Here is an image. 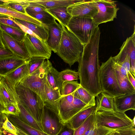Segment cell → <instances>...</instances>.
I'll list each match as a JSON object with an SVG mask.
<instances>
[{
  "instance_id": "6da1fadb",
  "label": "cell",
  "mask_w": 135,
  "mask_h": 135,
  "mask_svg": "<svg viewBox=\"0 0 135 135\" xmlns=\"http://www.w3.org/2000/svg\"><path fill=\"white\" fill-rule=\"evenodd\" d=\"M100 31L95 30L89 42L84 46L78 62L80 84L91 95L97 97L102 92L99 78L98 51Z\"/></svg>"
},
{
  "instance_id": "7a4b0ae2",
  "label": "cell",
  "mask_w": 135,
  "mask_h": 135,
  "mask_svg": "<svg viewBox=\"0 0 135 135\" xmlns=\"http://www.w3.org/2000/svg\"><path fill=\"white\" fill-rule=\"evenodd\" d=\"M62 26V37L56 53L71 67L75 62H78L84 45L67 26Z\"/></svg>"
},
{
  "instance_id": "3957f363",
  "label": "cell",
  "mask_w": 135,
  "mask_h": 135,
  "mask_svg": "<svg viewBox=\"0 0 135 135\" xmlns=\"http://www.w3.org/2000/svg\"><path fill=\"white\" fill-rule=\"evenodd\" d=\"M99 73L102 92L113 98L125 94L119 85L112 56L106 62L102 63L100 66Z\"/></svg>"
},
{
  "instance_id": "277c9868",
  "label": "cell",
  "mask_w": 135,
  "mask_h": 135,
  "mask_svg": "<svg viewBox=\"0 0 135 135\" xmlns=\"http://www.w3.org/2000/svg\"><path fill=\"white\" fill-rule=\"evenodd\" d=\"M135 125L132 119L125 113L97 110L95 113L94 125L96 127L113 129L134 127Z\"/></svg>"
},
{
  "instance_id": "5b68a950",
  "label": "cell",
  "mask_w": 135,
  "mask_h": 135,
  "mask_svg": "<svg viewBox=\"0 0 135 135\" xmlns=\"http://www.w3.org/2000/svg\"><path fill=\"white\" fill-rule=\"evenodd\" d=\"M20 103L41 124V114L44 106L40 97L30 89L19 84L16 88Z\"/></svg>"
},
{
  "instance_id": "8992f818",
  "label": "cell",
  "mask_w": 135,
  "mask_h": 135,
  "mask_svg": "<svg viewBox=\"0 0 135 135\" xmlns=\"http://www.w3.org/2000/svg\"><path fill=\"white\" fill-rule=\"evenodd\" d=\"M50 62L48 59H46L37 69L27 76L19 84L37 94L44 103L45 100V85L47 80L46 70Z\"/></svg>"
},
{
  "instance_id": "52a82bcc",
  "label": "cell",
  "mask_w": 135,
  "mask_h": 135,
  "mask_svg": "<svg viewBox=\"0 0 135 135\" xmlns=\"http://www.w3.org/2000/svg\"><path fill=\"white\" fill-rule=\"evenodd\" d=\"M134 32L131 36L127 38L120 48L119 53L112 57L116 64L125 68L135 76V26Z\"/></svg>"
},
{
  "instance_id": "ba28073f",
  "label": "cell",
  "mask_w": 135,
  "mask_h": 135,
  "mask_svg": "<svg viewBox=\"0 0 135 135\" xmlns=\"http://www.w3.org/2000/svg\"><path fill=\"white\" fill-rule=\"evenodd\" d=\"M98 27L92 18L79 17H72L67 26L84 46L89 42Z\"/></svg>"
},
{
  "instance_id": "9c48e42d",
  "label": "cell",
  "mask_w": 135,
  "mask_h": 135,
  "mask_svg": "<svg viewBox=\"0 0 135 135\" xmlns=\"http://www.w3.org/2000/svg\"><path fill=\"white\" fill-rule=\"evenodd\" d=\"M98 12L92 18L97 26L102 23L113 21L117 17L119 9L115 3L116 1L107 0H95Z\"/></svg>"
},
{
  "instance_id": "30bf717a",
  "label": "cell",
  "mask_w": 135,
  "mask_h": 135,
  "mask_svg": "<svg viewBox=\"0 0 135 135\" xmlns=\"http://www.w3.org/2000/svg\"><path fill=\"white\" fill-rule=\"evenodd\" d=\"M30 56H38L49 59L51 50L46 41L26 33L22 42Z\"/></svg>"
},
{
  "instance_id": "8fae6325",
  "label": "cell",
  "mask_w": 135,
  "mask_h": 135,
  "mask_svg": "<svg viewBox=\"0 0 135 135\" xmlns=\"http://www.w3.org/2000/svg\"><path fill=\"white\" fill-rule=\"evenodd\" d=\"M41 124L43 132L48 135H57L64 125L58 114L45 106L42 110Z\"/></svg>"
},
{
  "instance_id": "7c38bea8",
  "label": "cell",
  "mask_w": 135,
  "mask_h": 135,
  "mask_svg": "<svg viewBox=\"0 0 135 135\" xmlns=\"http://www.w3.org/2000/svg\"><path fill=\"white\" fill-rule=\"evenodd\" d=\"M67 10L72 17L91 18L95 16L98 12L95 0H81L68 7Z\"/></svg>"
},
{
  "instance_id": "4fadbf2b",
  "label": "cell",
  "mask_w": 135,
  "mask_h": 135,
  "mask_svg": "<svg viewBox=\"0 0 135 135\" xmlns=\"http://www.w3.org/2000/svg\"><path fill=\"white\" fill-rule=\"evenodd\" d=\"M19 102L16 88L2 76L0 80V103L4 107L9 104L19 107Z\"/></svg>"
},
{
  "instance_id": "5bb4252c",
  "label": "cell",
  "mask_w": 135,
  "mask_h": 135,
  "mask_svg": "<svg viewBox=\"0 0 135 135\" xmlns=\"http://www.w3.org/2000/svg\"><path fill=\"white\" fill-rule=\"evenodd\" d=\"M0 30L2 41L6 48L16 56L25 60H28L31 56L22 42L14 39L3 30Z\"/></svg>"
},
{
  "instance_id": "9a60e30c",
  "label": "cell",
  "mask_w": 135,
  "mask_h": 135,
  "mask_svg": "<svg viewBox=\"0 0 135 135\" xmlns=\"http://www.w3.org/2000/svg\"><path fill=\"white\" fill-rule=\"evenodd\" d=\"M46 26L48 30V36L46 42L51 51L55 53L61 40L63 31V26L56 22Z\"/></svg>"
},
{
  "instance_id": "2e32d148",
  "label": "cell",
  "mask_w": 135,
  "mask_h": 135,
  "mask_svg": "<svg viewBox=\"0 0 135 135\" xmlns=\"http://www.w3.org/2000/svg\"><path fill=\"white\" fill-rule=\"evenodd\" d=\"M115 111L125 113L129 110H135V93L127 94L114 98Z\"/></svg>"
},
{
  "instance_id": "e0dca14e",
  "label": "cell",
  "mask_w": 135,
  "mask_h": 135,
  "mask_svg": "<svg viewBox=\"0 0 135 135\" xmlns=\"http://www.w3.org/2000/svg\"><path fill=\"white\" fill-rule=\"evenodd\" d=\"M28 60L22 59L13 55L0 59V76H4L26 63Z\"/></svg>"
},
{
  "instance_id": "ac0fdd59",
  "label": "cell",
  "mask_w": 135,
  "mask_h": 135,
  "mask_svg": "<svg viewBox=\"0 0 135 135\" xmlns=\"http://www.w3.org/2000/svg\"><path fill=\"white\" fill-rule=\"evenodd\" d=\"M45 100L44 106L52 110L59 115L60 100L61 97L59 92L53 89L47 80L45 85Z\"/></svg>"
},
{
  "instance_id": "d6986e66",
  "label": "cell",
  "mask_w": 135,
  "mask_h": 135,
  "mask_svg": "<svg viewBox=\"0 0 135 135\" xmlns=\"http://www.w3.org/2000/svg\"><path fill=\"white\" fill-rule=\"evenodd\" d=\"M6 115L9 120L16 127L17 135H48L25 123L18 116L11 114Z\"/></svg>"
},
{
  "instance_id": "ffe728a7",
  "label": "cell",
  "mask_w": 135,
  "mask_h": 135,
  "mask_svg": "<svg viewBox=\"0 0 135 135\" xmlns=\"http://www.w3.org/2000/svg\"><path fill=\"white\" fill-rule=\"evenodd\" d=\"M97 110L96 104L95 106L86 107L74 116L66 124L75 130L81 126L91 115Z\"/></svg>"
},
{
  "instance_id": "44dd1931",
  "label": "cell",
  "mask_w": 135,
  "mask_h": 135,
  "mask_svg": "<svg viewBox=\"0 0 135 135\" xmlns=\"http://www.w3.org/2000/svg\"><path fill=\"white\" fill-rule=\"evenodd\" d=\"M0 15L25 21L40 26L44 25L37 19L28 15L19 12L10 8L4 4H0Z\"/></svg>"
},
{
  "instance_id": "7402d4cb",
  "label": "cell",
  "mask_w": 135,
  "mask_h": 135,
  "mask_svg": "<svg viewBox=\"0 0 135 135\" xmlns=\"http://www.w3.org/2000/svg\"><path fill=\"white\" fill-rule=\"evenodd\" d=\"M28 60L27 62L9 74L3 76L16 88L21 80L29 75Z\"/></svg>"
},
{
  "instance_id": "603a6c76",
  "label": "cell",
  "mask_w": 135,
  "mask_h": 135,
  "mask_svg": "<svg viewBox=\"0 0 135 135\" xmlns=\"http://www.w3.org/2000/svg\"><path fill=\"white\" fill-rule=\"evenodd\" d=\"M96 97L97 110L112 112L115 111L113 97L103 92Z\"/></svg>"
},
{
  "instance_id": "cb8c5ba5",
  "label": "cell",
  "mask_w": 135,
  "mask_h": 135,
  "mask_svg": "<svg viewBox=\"0 0 135 135\" xmlns=\"http://www.w3.org/2000/svg\"><path fill=\"white\" fill-rule=\"evenodd\" d=\"M15 19L31 30L42 40L46 41L48 36V30L46 25L40 26L20 19Z\"/></svg>"
},
{
  "instance_id": "d4e9b609",
  "label": "cell",
  "mask_w": 135,
  "mask_h": 135,
  "mask_svg": "<svg viewBox=\"0 0 135 135\" xmlns=\"http://www.w3.org/2000/svg\"><path fill=\"white\" fill-rule=\"evenodd\" d=\"M66 7L56 8L47 9V11L51 14L57 20L59 23L66 27L70 19L71 15L67 12Z\"/></svg>"
},
{
  "instance_id": "484cf974",
  "label": "cell",
  "mask_w": 135,
  "mask_h": 135,
  "mask_svg": "<svg viewBox=\"0 0 135 135\" xmlns=\"http://www.w3.org/2000/svg\"><path fill=\"white\" fill-rule=\"evenodd\" d=\"M33 2L40 4L47 9L62 7H68L81 0H31Z\"/></svg>"
},
{
  "instance_id": "4316f807",
  "label": "cell",
  "mask_w": 135,
  "mask_h": 135,
  "mask_svg": "<svg viewBox=\"0 0 135 135\" xmlns=\"http://www.w3.org/2000/svg\"><path fill=\"white\" fill-rule=\"evenodd\" d=\"M18 106L20 112L18 117L20 119L30 126L43 132L41 124L34 118L20 102Z\"/></svg>"
},
{
  "instance_id": "83f0119b",
  "label": "cell",
  "mask_w": 135,
  "mask_h": 135,
  "mask_svg": "<svg viewBox=\"0 0 135 135\" xmlns=\"http://www.w3.org/2000/svg\"><path fill=\"white\" fill-rule=\"evenodd\" d=\"M72 94L74 97L80 99L86 104H90L94 105L96 104L95 97L91 95L81 85Z\"/></svg>"
},
{
  "instance_id": "f1b7e54d",
  "label": "cell",
  "mask_w": 135,
  "mask_h": 135,
  "mask_svg": "<svg viewBox=\"0 0 135 135\" xmlns=\"http://www.w3.org/2000/svg\"><path fill=\"white\" fill-rule=\"evenodd\" d=\"M79 79V78L78 72L67 69L59 72L57 82L60 90L62 84L64 82L77 80Z\"/></svg>"
},
{
  "instance_id": "f546056e",
  "label": "cell",
  "mask_w": 135,
  "mask_h": 135,
  "mask_svg": "<svg viewBox=\"0 0 135 135\" xmlns=\"http://www.w3.org/2000/svg\"><path fill=\"white\" fill-rule=\"evenodd\" d=\"M57 70L52 66L51 62L46 70V78L50 86L54 89L59 92L57 79L59 73Z\"/></svg>"
},
{
  "instance_id": "4dcf8cb0",
  "label": "cell",
  "mask_w": 135,
  "mask_h": 135,
  "mask_svg": "<svg viewBox=\"0 0 135 135\" xmlns=\"http://www.w3.org/2000/svg\"><path fill=\"white\" fill-rule=\"evenodd\" d=\"M0 29L14 39L20 42L23 41L26 33L21 29L0 23Z\"/></svg>"
},
{
  "instance_id": "1f68e13d",
  "label": "cell",
  "mask_w": 135,
  "mask_h": 135,
  "mask_svg": "<svg viewBox=\"0 0 135 135\" xmlns=\"http://www.w3.org/2000/svg\"><path fill=\"white\" fill-rule=\"evenodd\" d=\"M115 69L119 85L125 94L135 93V89L129 81L127 76L121 75Z\"/></svg>"
},
{
  "instance_id": "d6a6232c",
  "label": "cell",
  "mask_w": 135,
  "mask_h": 135,
  "mask_svg": "<svg viewBox=\"0 0 135 135\" xmlns=\"http://www.w3.org/2000/svg\"><path fill=\"white\" fill-rule=\"evenodd\" d=\"M4 4L13 9L22 13L27 15L26 8L29 3V0H4Z\"/></svg>"
},
{
  "instance_id": "836d02e7",
  "label": "cell",
  "mask_w": 135,
  "mask_h": 135,
  "mask_svg": "<svg viewBox=\"0 0 135 135\" xmlns=\"http://www.w3.org/2000/svg\"><path fill=\"white\" fill-rule=\"evenodd\" d=\"M96 112L90 116L79 127L74 130V135H86L88 131L94 126Z\"/></svg>"
},
{
  "instance_id": "e575fe53",
  "label": "cell",
  "mask_w": 135,
  "mask_h": 135,
  "mask_svg": "<svg viewBox=\"0 0 135 135\" xmlns=\"http://www.w3.org/2000/svg\"><path fill=\"white\" fill-rule=\"evenodd\" d=\"M29 16L41 22L46 25H48L55 22L56 19L47 11L29 14Z\"/></svg>"
},
{
  "instance_id": "d590c367",
  "label": "cell",
  "mask_w": 135,
  "mask_h": 135,
  "mask_svg": "<svg viewBox=\"0 0 135 135\" xmlns=\"http://www.w3.org/2000/svg\"><path fill=\"white\" fill-rule=\"evenodd\" d=\"M81 85L74 80L65 81L63 83L59 91L61 97L71 94L78 89Z\"/></svg>"
},
{
  "instance_id": "8d00e7d4",
  "label": "cell",
  "mask_w": 135,
  "mask_h": 135,
  "mask_svg": "<svg viewBox=\"0 0 135 135\" xmlns=\"http://www.w3.org/2000/svg\"><path fill=\"white\" fill-rule=\"evenodd\" d=\"M46 58L41 56H31L28 60L29 75L37 69L42 64Z\"/></svg>"
},
{
  "instance_id": "74e56055",
  "label": "cell",
  "mask_w": 135,
  "mask_h": 135,
  "mask_svg": "<svg viewBox=\"0 0 135 135\" xmlns=\"http://www.w3.org/2000/svg\"><path fill=\"white\" fill-rule=\"evenodd\" d=\"M29 3L26 8V11L28 15L47 11V9L43 6L29 0Z\"/></svg>"
},
{
  "instance_id": "f35d334b",
  "label": "cell",
  "mask_w": 135,
  "mask_h": 135,
  "mask_svg": "<svg viewBox=\"0 0 135 135\" xmlns=\"http://www.w3.org/2000/svg\"><path fill=\"white\" fill-rule=\"evenodd\" d=\"M106 135H135L134 127L113 129Z\"/></svg>"
},
{
  "instance_id": "ab89813d",
  "label": "cell",
  "mask_w": 135,
  "mask_h": 135,
  "mask_svg": "<svg viewBox=\"0 0 135 135\" xmlns=\"http://www.w3.org/2000/svg\"><path fill=\"white\" fill-rule=\"evenodd\" d=\"M1 128L15 135H17V130L16 127L8 119L6 115V119L1 126Z\"/></svg>"
},
{
  "instance_id": "60d3db41",
  "label": "cell",
  "mask_w": 135,
  "mask_h": 135,
  "mask_svg": "<svg viewBox=\"0 0 135 135\" xmlns=\"http://www.w3.org/2000/svg\"><path fill=\"white\" fill-rule=\"evenodd\" d=\"M20 112L19 107L13 104H9L5 107V110L3 113L6 115L11 114L18 116Z\"/></svg>"
},
{
  "instance_id": "b9f144b4",
  "label": "cell",
  "mask_w": 135,
  "mask_h": 135,
  "mask_svg": "<svg viewBox=\"0 0 135 135\" xmlns=\"http://www.w3.org/2000/svg\"><path fill=\"white\" fill-rule=\"evenodd\" d=\"M0 15V23L21 29L9 17Z\"/></svg>"
},
{
  "instance_id": "7bdbcfd3",
  "label": "cell",
  "mask_w": 135,
  "mask_h": 135,
  "mask_svg": "<svg viewBox=\"0 0 135 135\" xmlns=\"http://www.w3.org/2000/svg\"><path fill=\"white\" fill-rule=\"evenodd\" d=\"M9 17L19 27L20 29L24 32L27 34L35 36L38 38L42 40L31 30L28 28L22 25L18 22L15 20V19L12 18L10 17Z\"/></svg>"
},
{
  "instance_id": "ee69618b",
  "label": "cell",
  "mask_w": 135,
  "mask_h": 135,
  "mask_svg": "<svg viewBox=\"0 0 135 135\" xmlns=\"http://www.w3.org/2000/svg\"><path fill=\"white\" fill-rule=\"evenodd\" d=\"M74 130L66 124L64 125L57 135H74Z\"/></svg>"
},
{
  "instance_id": "f6af8a7d",
  "label": "cell",
  "mask_w": 135,
  "mask_h": 135,
  "mask_svg": "<svg viewBox=\"0 0 135 135\" xmlns=\"http://www.w3.org/2000/svg\"><path fill=\"white\" fill-rule=\"evenodd\" d=\"M13 54L7 49L0 48V59L12 56Z\"/></svg>"
},
{
  "instance_id": "bcb514c9",
  "label": "cell",
  "mask_w": 135,
  "mask_h": 135,
  "mask_svg": "<svg viewBox=\"0 0 135 135\" xmlns=\"http://www.w3.org/2000/svg\"><path fill=\"white\" fill-rule=\"evenodd\" d=\"M128 78L134 88L135 89V80L134 77L130 71L127 73Z\"/></svg>"
},
{
  "instance_id": "7dc6e473",
  "label": "cell",
  "mask_w": 135,
  "mask_h": 135,
  "mask_svg": "<svg viewBox=\"0 0 135 135\" xmlns=\"http://www.w3.org/2000/svg\"><path fill=\"white\" fill-rule=\"evenodd\" d=\"M86 135H97V128L95 125L93 127L88 131Z\"/></svg>"
},
{
  "instance_id": "c3c4849f",
  "label": "cell",
  "mask_w": 135,
  "mask_h": 135,
  "mask_svg": "<svg viewBox=\"0 0 135 135\" xmlns=\"http://www.w3.org/2000/svg\"><path fill=\"white\" fill-rule=\"evenodd\" d=\"M6 115L4 113H0V125L1 126L5 119Z\"/></svg>"
},
{
  "instance_id": "681fc988",
  "label": "cell",
  "mask_w": 135,
  "mask_h": 135,
  "mask_svg": "<svg viewBox=\"0 0 135 135\" xmlns=\"http://www.w3.org/2000/svg\"><path fill=\"white\" fill-rule=\"evenodd\" d=\"M0 48L3 49H6L5 46L3 44V42L2 36H1V30L0 29Z\"/></svg>"
},
{
  "instance_id": "f907efd6",
  "label": "cell",
  "mask_w": 135,
  "mask_h": 135,
  "mask_svg": "<svg viewBox=\"0 0 135 135\" xmlns=\"http://www.w3.org/2000/svg\"><path fill=\"white\" fill-rule=\"evenodd\" d=\"M2 135H15L10 132L2 129Z\"/></svg>"
},
{
  "instance_id": "816d5d0a",
  "label": "cell",
  "mask_w": 135,
  "mask_h": 135,
  "mask_svg": "<svg viewBox=\"0 0 135 135\" xmlns=\"http://www.w3.org/2000/svg\"><path fill=\"white\" fill-rule=\"evenodd\" d=\"M5 110V107L0 103V113H3Z\"/></svg>"
},
{
  "instance_id": "f5cc1de1",
  "label": "cell",
  "mask_w": 135,
  "mask_h": 135,
  "mask_svg": "<svg viewBox=\"0 0 135 135\" xmlns=\"http://www.w3.org/2000/svg\"><path fill=\"white\" fill-rule=\"evenodd\" d=\"M1 126L0 125V135H2V129Z\"/></svg>"
},
{
  "instance_id": "db71d44e",
  "label": "cell",
  "mask_w": 135,
  "mask_h": 135,
  "mask_svg": "<svg viewBox=\"0 0 135 135\" xmlns=\"http://www.w3.org/2000/svg\"><path fill=\"white\" fill-rule=\"evenodd\" d=\"M132 120H133L134 124H135V116L134 117L133 119H132Z\"/></svg>"
},
{
  "instance_id": "11a10c76",
  "label": "cell",
  "mask_w": 135,
  "mask_h": 135,
  "mask_svg": "<svg viewBox=\"0 0 135 135\" xmlns=\"http://www.w3.org/2000/svg\"><path fill=\"white\" fill-rule=\"evenodd\" d=\"M2 77V76H0V80H1V78Z\"/></svg>"
}]
</instances>
